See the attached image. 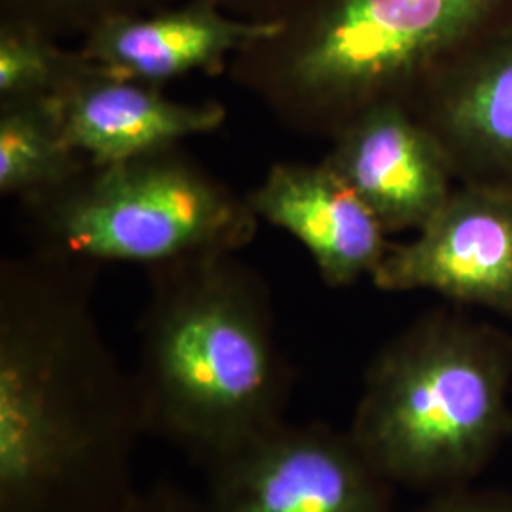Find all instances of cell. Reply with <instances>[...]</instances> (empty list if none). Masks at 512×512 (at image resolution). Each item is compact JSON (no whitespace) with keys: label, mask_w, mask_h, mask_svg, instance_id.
Here are the masks:
<instances>
[{"label":"cell","mask_w":512,"mask_h":512,"mask_svg":"<svg viewBox=\"0 0 512 512\" xmlns=\"http://www.w3.org/2000/svg\"><path fill=\"white\" fill-rule=\"evenodd\" d=\"M95 266L37 251L0 270V512H135L145 431L92 311Z\"/></svg>","instance_id":"obj_1"},{"label":"cell","mask_w":512,"mask_h":512,"mask_svg":"<svg viewBox=\"0 0 512 512\" xmlns=\"http://www.w3.org/2000/svg\"><path fill=\"white\" fill-rule=\"evenodd\" d=\"M133 374L147 435L202 467L285 421L294 372L268 285L236 253L147 266Z\"/></svg>","instance_id":"obj_2"},{"label":"cell","mask_w":512,"mask_h":512,"mask_svg":"<svg viewBox=\"0 0 512 512\" xmlns=\"http://www.w3.org/2000/svg\"><path fill=\"white\" fill-rule=\"evenodd\" d=\"M511 387V334L437 308L372 357L349 435L393 486H471L512 440Z\"/></svg>","instance_id":"obj_3"},{"label":"cell","mask_w":512,"mask_h":512,"mask_svg":"<svg viewBox=\"0 0 512 512\" xmlns=\"http://www.w3.org/2000/svg\"><path fill=\"white\" fill-rule=\"evenodd\" d=\"M512 25V0H323L298 33L241 54L239 86L294 131L332 137L359 112L408 99Z\"/></svg>","instance_id":"obj_4"},{"label":"cell","mask_w":512,"mask_h":512,"mask_svg":"<svg viewBox=\"0 0 512 512\" xmlns=\"http://www.w3.org/2000/svg\"><path fill=\"white\" fill-rule=\"evenodd\" d=\"M38 251L97 266H145L253 241L258 215L177 147L120 164L90 165L73 181L25 200Z\"/></svg>","instance_id":"obj_5"},{"label":"cell","mask_w":512,"mask_h":512,"mask_svg":"<svg viewBox=\"0 0 512 512\" xmlns=\"http://www.w3.org/2000/svg\"><path fill=\"white\" fill-rule=\"evenodd\" d=\"M203 471L209 512H395V486L349 431L319 421H283Z\"/></svg>","instance_id":"obj_6"},{"label":"cell","mask_w":512,"mask_h":512,"mask_svg":"<svg viewBox=\"0 0 512 512\" xmlns=\"http://www.w3.org/2000/svg\"><path fill=\"white\" fill-rule=\"evenodd\" d=\"M385 293L431 291L512 319V194L458 184L416 238L389 245L370 277Z\"/></svg>","instance_id":"obj_7"},{"label":"cell","mask_w":512,"mask_h":512,"mask_svg":"<svg viewBox=\"0 0 512 512\" xmlns=\"http://www.w3.org/2000/svg\"><path fill=\"white\" fill-rule=\"evenodd\" d=\"M330 139L325 162L387 234L421 230L458 186L439 141L403 103L372 105Z\"/></svg>","instance_id":"obj_8"},{"label":"cell","mask_w":512,"mask_h":512,"mask_svg":"<svg viewBox=\"0 0 512 512\" xmlns=\"http://www.w3.org/2000/svg\"><path fill=\"white\" fill-rule=\"evenodd\" d=\"M404 107L439 141L458 184L512 194V25L440 69Z\"/></svg>","instance_id":"obj_9"},{"label":"cell","mask_w":512,"mask_h":512,"mask_svg":"<svg viewBox=\"0 0 512 512\" xmlns=\"http://www.w3.org/2000/svg\"><path fill=\"white\" fill-rule=\"evenodd\" d=\"M247 202L258 219L293 234L334 289L372 277L391 245L380 220L325 160L274 165Z\"/></svg>","instance_id":"obj_10"},{"label":"cell","mask_w":512,"mask_h":512,"mask_svg":"<svg viewBox=\"0 0 512 512\" xmlns=\"http://www.w3.org/2000/svg\"><path fill=\"white\" fill-rule=\"evenodd\" d=\"M69 145L90 165L120 164L224 124L219 103H179L158 86L84 65L55 95Z\"/></svg>","instance_id":"obj_11"},{"label":"cell","mask_w":512,"mask_h":512,"mask_svg":"<svg viewBox=\"0 0 512 512\" xmlns=\"http://www.w3.org/2000/svg\"><path fill=\"white\" fill-rule=\"evenodd\" d=\"M285 29L287 19L238 21L203 2L147 18L103 19L80 55L105 73L158 86L194 71L220 73L228 55L279 37Z\"/></svg>","instance_id":"obj_12"},{"label":"cell","mask_w":512,"mask_h":512,"mask_svg":"<svg viewBox=\"0 0 512 512\" xmlns=\"http://www.w3.org/2000/svg\"><path fill=\"white\" fill-rule=\"evenodd\" d=\"M90 162L63 128L59 99L42 95L0 103V194L31 200L73 181Z\"/></svg>","instance_id":"obj_13"},{"label":"cell","mask_w":512,"mask_h":512,"mask_svg":"<svg viewBox=\"0 0 512 512\" xmlns=\"http://www.w3.org/2000/svg\"><path fill=\"white\" fill-rule=\"evenodd\" d=\"M82 65V55L55 50L31 29H4L0 35V103L57 95Z\"/></svg>","instance_id":"obj_14"},{"label":"cell","mask_w":512,"mask_h":512,"mask_svg":"<svg viewBox=\"0 0 512 512\" xmlns=\"http://www.w3.org/2000/svg\"><path fill=\"white\" fill-rule=\"evenodd\" d=\"M412 512H512V494L461 486L437 492Z\"/></svg>","instance_id":"obj_15"},{"label":"cell","mask_w":512,"mask_h":512,"mask_svg":"<svg viewBox=\"0 0 512 512\" xmlns=\"http://www.w3.org/2000/svg\"><path fill=\"white\" fill-rule=\"evenodd\" d=\"M135 512H209V509L203 497H194L173 484L162 482L141 495Z\"/></svg>","instance_id":"obj_16"}]
</instances>
